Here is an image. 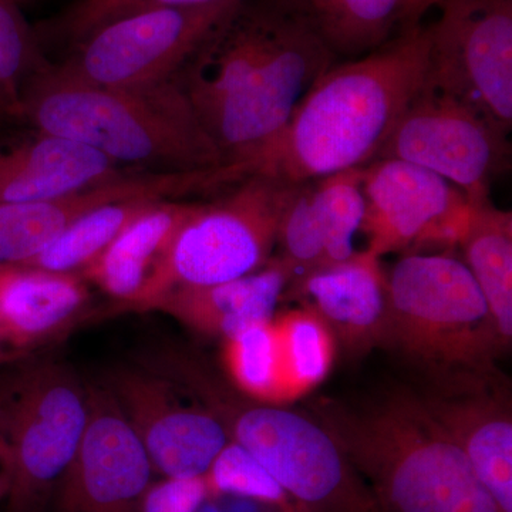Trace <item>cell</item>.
<instances>
[{"label":"cell","mask_w":512,"mask_h":512,"mask_svg":"<svg viewBox=\"0 0 512 512\" xmlns=\"http://www.w3.org/2000/svg\"><path fill=\"white\" fill-rule=\"evenodd\" d=\"M335 55L279 0H242L175 74L222 163L254 156L286 126Z\"/></svg>","instance_id":"cell-1"},{"label":"cell","mask_w":512,"mask_h":512,"mask_svg":"<svg viewBox=\"0 0 512 512\" xmlns=\"http://www.w3.org/2000/svg\"><path fill=\"white\" fill-rule=\"evenodd\" d=\"M427 26H409L359 59L333 64L303 97L281 133L235 163L241 181L286 185L366 167L426 80Z\"/></svg>","instance_id":"cell-2"},{"label":"cell","mask_w":512,"mask_h":512,"mask_svg":"<svg viewBox=\"0 0 512 512\" xmlns=\"http://www.w3.org/2000/svg\"><path fill=\"white\" fill-rule=\"evenodd\" d=\"M309 414L325 427L382 512H501L464 451L412 387L362 400L322 399Z\"/></svg>","instance_id":"cell-3"},{"label":"cell","mask_w":512,"mask_h":512,"mask_svg":"<svg viewBox=\"0 0 512 512\" xmlns=\"http://www.w3.org/2000/svg\"><path fill=\"white\" fill-rule=\"evenodd\" d=\"M19 117L35 130L84 144L124 168L177 173L224 165L173 82L113 90L57 82L42 72L23 93Z\"/></svg>","instance_id":"cell-4"},{"label":"cell","mask_w":512,"mask_h":512,"mask_svg":"<svg viewBox=\"0 0 512 512\" xmlns=\"http://www.w3.org/2000/svg\"><path fill=\"white\" fill-rule=\"evenodd\" d=\"M165 373L265 468L301 512H382L372 491L315 417L252 399L200 360L168 357Z\"/></svg>","instance_id":"cell-5"},{"label":"cell","mask_w":512,"mask_h":512,"mask_svg":"<svg viewBox=\"0 0 512 512\" xmlns=\"http://www.w3.org/2000/svg\"><path fill=\"white\" fill-rule=\"evenodd\" d=\"M382 348L400 357L419 383L497 370L505 353L483 293L450 252L406 254L387 272Z\"/></svg>","instance_id":"cell-6"},{"label":"cell","mask_w":512,"mask_h":512,"mask_svg":"<svg viewBox=\"0 0 512 512\" xmlns=\"http://www.w3.org/2000/svg\"><path fill=\"white\" fill-rule=\"evenodd\" d=\"M292 187L249 177L225 188L217 200L200 202L133 308L148 309L173 289L222 284L268 264Z\"/></svg>","instance_id":"cell-7"},{"label":"cell","mask_w":512,"mask_h":512,"mask_svg":"<svg viewBox=\"0 0 512 512\" xmlns=\"http://www.w3.org/2000/svg\"><path fill=\"white\" fill-rule=\"evenodd\" d=\"M87 386L57 362L29 363L0 394L10 457L6 512H45L86 430Z\"/></svg>","instance_id":"cell-8"},{"label":"cell","mask_w":512,"mask_h":512,"mask_svg":"<svg viewBox=\"0 0 512 512\" xmlns=\"http://www.w3.org/2000/svg\"><path fill=\"white\" fill-rule=\"evenodd\" d=\"M225 0L201 8L134 13L93 30L43 70L57 82L144 90L173 82L198 47L238 8Z\"/></svg>","instance_id":"cell-9"},{"label":"cell","mask_w":512,"mask_h":512,"mask_svg":"<svg viewBox=\"0 0 512 512\" xmlns=\"http://www.w3.org/2000/svg\"><path fill=\"white\" fill-rule=\"evenodd\" d=\"M424 83L511 133L512 0H443Z\"/></svg>","instance_id":"cell-10"},{"label":"cell","mask_w":512,"mask_h":512,"mask_svg":"<svg viewBox=\"0 0 512 512\" xmlns=\"http://www.w3.org/2000/svg\"><path fill=\"white\" fill-rule=\"evenodd\" d=\"M508 136L483 114L424 83L377 160L393 158L419 165L477 202L490 198L494 178L510 168Z\"/></svg>","instance_id":"cell-11"},{"label":"cell","mask_w":512,"mask_h":512,"mask_svg":"<svg viewBox=\"0 0 512 512\" xmlns=\"http://www.w3.org/2000/svg\"><path fill=\"white\" fill-rule=\"evenodd\" d=\"M367 251L377 256L458 247L473 204L466 194L419 165L384 158L363 173Z\"/></svg>","instance_id":"cell-12"},{"label":"cell","mask_w":512,"mask_h":512,"mask_svg":"<svg viewBox=\"0 0 512 512\" xmlns=\"http://www.w3.org/2000/svg\"><path fill=\"white\" fill-rule=\"evenodd\" d=\"M106 387L164 478H202L229 443L220 421L170 376L117 366Z\"/></svg>","instance_id":"cell-13"},{"label":"cell","mask_w":512,"mask_h":512,"mask_svg":"<svg viewBox=\"0 0 512 512\" xmlns=\"http://www.w3.org/2000/svg\"><path fill=\"white\" fill-rule=\"evenodd\" d=\"M86 430L45 512H141L154 468L106 387L87 386Z\"/></svg>","instance_id":"cell-14"},{"label":"cell","mask_w":512,"mask_h":512,"mask_svg":"<svg viewBox=\"0 0 512 512\" xmlns=\"http://www.w3.org/2000/svg\"><path fill=\"white\" fill-rule=\"evenodd\" d=\"M426 412L464 451L501 512H512V400L500 370L412 387Z\"/></svg>","instance_id":"cell-15"},{"label":"cell","mask_w":512,"mask_h":512,"mask_svg":"<svg viewBox=\"0 0 512 512\" xmlns=\"http://www.w3.org/2000/svg\"><path fill=\"white\" fill-rule=\"evenodd\" d=\"M363 173L365 167L293 185L274 255L288 266L291 282L355 252L353 239L365 218Z\"/></svg>","instance_id":"cell-16"},{"label":"cell","mask_w":512,"mask_h":512,"mask_svg":"<svg viewBox=\"0 0 512 512\" xmlns=\"http://www.w3.org/2000/svg\"><path fill=\"white\" fill-rule=\"evenodd\" d=\"M205 171H133L52 200L0 204V266L26 265L87 212L126 198L180 200L204 192Z\"/></svg>","instance_id":"cell-17"},{"label":"cell","mask_w":512,"mask_h":512,"mask_svg":"<svg viewBox=\"0 0 512 512\" xmlns=\"http://www.w3.org/2000/svg\"><path fill=\"white\" fill-rule=\"evenodd\" d=\"M285 295L298 296L328 328L333 340L352 353L382 348L387 328V272L372 252L323 266L293 281Z\"/></svg>","instance_id":"cell-18"},{"label":"cell","mask_w":512,"mask_h":512,"mask_svg":"<svg viewBox=\"0 0 512 512\" xmlns=\"http://www.w3.org/2000/svg\"><path fill=\"white\" fill-rule=\"evenodd\" d=\"M130 173L93 148L36 130L0 143V204L52 200Z\"/></svg>","instance_id":"cell-19"},{"label":"cell","mask_w":512,"mask_h":512,"mask_svg":"<svg viewBox=\"0 0 512 512\" xmlns=\"http://www.w3.org/2000/svg\"><path fill=\"white\" fill-rule=\"evenodd\" d=\"M291 281L288 266L272 256L252 274L217 285L173 289L148 309L167 313L202 335L228 340L271 323Z\"/></svg>","instance_id":"cell-20"},{"label":"cell","mask_w":512,"mask_h":512,"mask_svg":"<svg viewBox=\"0 0 512 512\" xmlns=\"http://www.w3.org/2000/svg\"><path fill=\"white\" fill-rule=\"evenodd\" d=\"M86 279L33 266H0V340L25 349L55 335L87 305Z\"/></svg>","instance_id":"cell-21"},{"label":"cell","mask_w":512,"mask_h":512,"mask_svg":"<svg viewBox=\"0 0 512 512\" xmlns=\"http://www.w3.org/2000/svg\"><path fill=\"white\" fill-rule=\"evenodd\" d=\"M200 202L164 200L144 212L82 272L86 281L117 301L136 305L178 229Z\"/></svg>","instance_id":"cell-22"},{"label":"cell","mask_w":512,"mask_h":512,"mask_svg":"<svg viewBox=\"0 0 512 512\" xmlns=\"http://www.w3.org/2000/svg\"><path fill=\"white\" fill-rule=\"evenodd\" d=\"M336 59H359L409 28V0H279Z\"/></svg>","instance_id":"cell-23"},{"label":"cell","mask_w":512,"mask_h":512,"mask_svg":"<svg viewBox=\"0 0 512 512\" xmlns=\"http://www.w3.org/2000/svg\"><path fill=\"white\" fill-rule=\"evenodd\" d=\"M471 204L470 221L458 247L507 352L512 342V214L495 207L490 198Z\"/></svg>","instance_id":"cell-24"},{"label":"cell","mask_w":512,"mask_h":512,"mask_svg":"<svg viewBox=\"0 0 512 512\" xmlns=\"http://www.w3.org/2000/svg\"><path fill=\"white\" fill-rule=\"evenodd\" d=\"M160 201H164L163 198L143 195L94 208L66 229L45 251L22 266L80 275L128 225Z\"/></svg>","instance_id":"cell-25"},{"label":"cell","mask_w":512,"mask_h":512,"mask_svg":"<svg viewBox=\"0 0 512 512\" xmlns=\"http://www.w3.org/2000/svg\"><path fill=\"white\" fill-rule=\"evenodd\" d=\"M275 329L281 345L286 397L322 382L332 366L335 345L325 323L305 308L286 313Z\"/></svg>","instance_id":"cell-26"},{"label":"cell","mask_w":512,"mask_h":512,"mask_svg":"<svg viewBox=\"0 0 512 512\" xmlns=\"http://www.w3.org/2000/svg\"><path fill=\"white\" fill-rule=\"evenodd\" d=\"M225 360L235 387L261 402L286 397L281 345L274 323L252 326L225 340Z\"/></svg>","instance_id":"cell-27"},{"label":"cell","mask_w":512,"mask_h":512,"mask_svg":"<svg viewBox=\"0 0 512 512\" xmlns=\"http://www.w3.org/2000/svg\"><path fill=\"white\" fill-rule=\"evenodd\" d=\"M225 0H73L53 18L35 29L40 45L69 49L83 37L113 20L147 10L201 8Z\"/></svg>","instance_id":"cell-28"},{"label":"cell","mask_w":512,"mask_h":512,"mask_svg":"<svg viewBox=\"0 0 512 512\" xmlns=\"http://www.w3.org/2000/svg\"><path fill=\"white\" fill-rule=\"evenodd\" d=\"M35 29L30 28L18 6L0 0V92L19 117L23 93L49 66Z\"/></svg>","instance_id":"cell-29"},{"label":"cell","mask_w":512,"mask_h":512,"mask_svg":"<svg viewBox=\"0 0 512 512\" xmlns=\"http://www.w3.org/2000/svg\"><path fill=\"white\" fill-rule=\"evenodd\" d=\"M204 480L208 495H237L258 503L288 505V495L274 478L251 454L231 441L215 458Z\"/></svg>","instance_id":"cell-30"},{"label":"cell","mask_w":512,"mask_h":512,"mask_svg":"<svg viewBox=\"0 0 512 512\" xmlns=\"http://www.w3.org/2000/svg\"><path fill=\"white\" fill-rule=\"evenodd\" d=\"M208 498V488L202 478H185L151 485L144 497L141 512H198Z\"/></svg>","instance_id":"cell-31"},{"label":"cell","mask_w":512,"mask_h":512,"mask_svg":"<svg viewBox=\"0 0 512 512\" xmlns=\"http://www.w3.org/2000/svg\"><path fill=\"white\" fill-rule=\"evenodd\" d=\"M10 487V457L5 437L0 430V500L6 498Z\"/></svg>","instance_id":"cell-32"},{"label":"cell","mask_w":512,"mask_h":512,"mask_svg":"<svg viewBox=\"0 0 512 512\" xmlns=\"http://www.w3.org/2000/svg\"><path fill=\"white\" fill-rule=\"evenodd\" d=\"M443 0H409L407 3V22L409 26L419 23V19L433 6H439Z\"/></svg>","instance_id":"cell-33"},{"label":"cell","mask_w":512,"mask_h":512,"mask_svg":"<svg viewBox=\"0 0 512 512\" xmlns=\"http://www.w3.org/2000/svg\"><path fill=\"white\" fill-rule=\"evenodd\" d=\"M6 116H15V113H13L12 104H10L9 100L0 92V119Z\"/></svg>","instance_id":"cell-34"},{"label":"cell","mask_w":512,"mask_h":512,"mask_svg":"<svg viewBox=\"0 0 512 512\" xmlns=\"http://www.w3.org/2000/svg\"><path fill=\"white\" fill-rule=\"evenodd\" d=\"M13 357V349L9 348L6 343H3L0 340V363L6 362V360L12 359Z\"/></svg>","instance_id":"cell-35"},{"label":"cell","mask_w":512,"mask_h":512,"mask_svg":"<svg viewBox=\"0 0 512 512\" xmlns=\"http://www.w3.org/2000/svg\"><path fill=\"white\" fill-rule=\"evenodd\" d=\"M2 2L10 3V5L18 6L19 8L20 5H23V3H28L30 0H2Z\"/></svg>","instance_id":"cell-36"},{"label":"cell","mask_w":512,"mask_h":512,"mask_svg":"<svg viewBox=\"0 0 512 512\" xmlns=\"http://www.w3.org/2000/svg\"><path fill=\"white\" fill-rule=\"evenodd\" d=\"M0 430H2V429H0Z\"/></svg>","instance_id":"cell-37"}]
</instances>
